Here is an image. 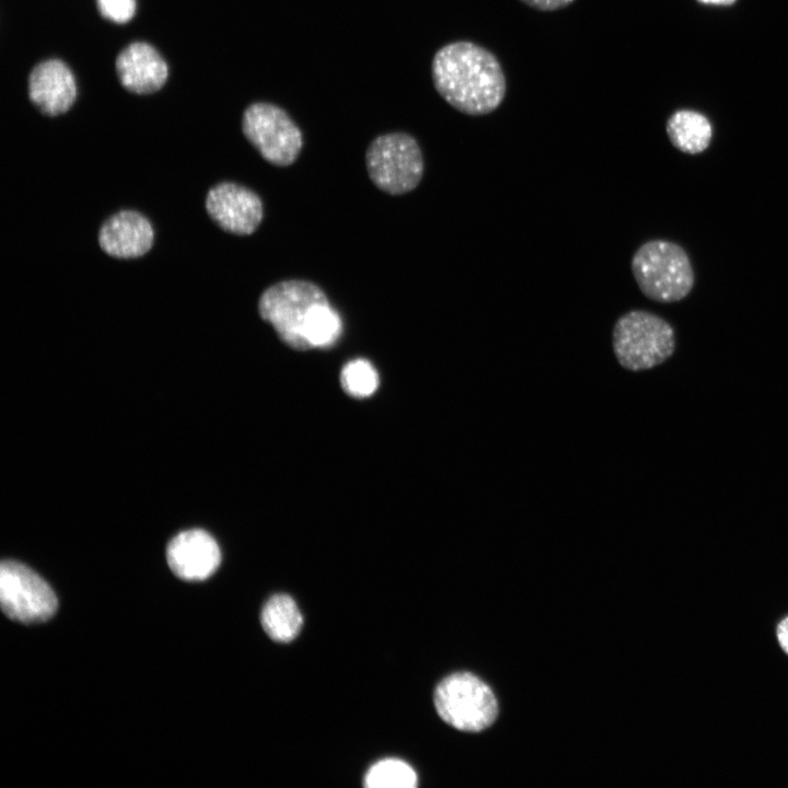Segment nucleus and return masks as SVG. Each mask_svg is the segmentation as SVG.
<instances>
[{
    "instance_id": "obj_10",
    "label": "nucleus",
    "mask_w": 788,
    "mask_h": 788,
    "mask_svg": "<svg viewBox=\"0 0 788 788\" xmlns=\"http://www.w3.org/2000/svg\"><path fill=\"white\" fill-rule=\"evenodd\" d=\"M154 229L141 212L123 209L112 213L100 225L97 244L115 259L139 258L152 248Z\"/></svg>"
},
{
    "instance_id": "obj_4",
    "label": "nucleus",
    "mask_w": 788,
    "mask_h": 788,
    "mask_svg": "<svg viewBox=\"0 0 788 788\" xmlns=\"http://www.w3.org/2000/svg\"><path fill=\"white\" fill-rule=\"evenodd\" d=\"M612 345L618 363L629 371H644L668 360L675 350V333L663 317L631 310L614 324Z\"/></svg>"
},
{
    "instance_id": "obj_7",
    "label": "nucleus",
    "mask_w": 788,
    "mask_h": 788,
    "mask_svg": "<svg viewBox=\"0 0 788 788\" xmlns=\"http://www.w3.org/2000/svg\"><path fill=\"white\" fill-rule=\"evenodd\" d=\"M247 141L268 163L286 167L293 164L303 147V136L290 115L267 102L251 104L242 116Z\"/></svg>"
},
{
    "instance_id": "obj_8",
    "label": "nucleus",
    "mask_w": 788,
    "mask_h": 788,
    "mask_svg": "<svg viewBox=\"0 0 788 788\" xmlns=\"http://www.w3.org/2000/svg\"><path fill=\"white\" fill-rule=\"evenodd\" d=\"M0 601L9 618L24 624L49 619L58 606L50 586L31 568L14 560L1 563Z\"/></svg>"
},
{
    "instance_id": "obj_15",
    "label": "nucleus",
    "mask_w": 788,
    "mask_h": 788,
    "mask_svg": "<svg viewBox=\"0 0 788 788\" xmlns=\"http://www.w3.org/2000/svg\"><path fill=\"white\" fill-rule=\"evenodd\" d=\"M260 623L269 638L278 642H289L300 633L303 617L290 595L278 593L270 596L263 606Z\"/></svg>"
},
{
    "instance_id": "obj_3",
    "label": "nucleus",
    "mask_w": 788,
    "mask_h": 788,
    "mask_svg": "<svg viewBox=\"0 0 788 788\" xmlns=\"http://www.w3.org/2000/svg\"><path fill=\"white\" fill-rule=\"evenodd\" d=\"M328 298L316 283L304 279H286L266 288L259 296V317L271 325L288 347L310 350L305 339L308 322L314 310Z\"/></svg>"
},
{
    "instance_id": "obj_11",
    "label": "nucleus",
    "mask_w": 788,
    "mask_h": 788,
    "mask_svg": "<svg viewBox=\"0 0 788 788\" xmlns=\"http://www.w3.org/2000/svg\"><path fill=\"white\" fill-rule=\"evenodd\" d=\"M167 564L178 578L201 581L219 567L220 548L206 531L192 529L175 535L166 547Z\"/></svg>"
},
{
    "instance_id": "obj_18",
    "label": "nucleus",
    "mask_w": 788,
    "mask_h": 788,
    "mask_svg": "<svg viewBox=\"0 0 788 788\" xmlns=\"http://www.w3.org/2000/svg\"><path fill=\"white\" fill-rule=\"evenodd\" d=\"M343 390L356 398L372 395L379 386V375L370 361L357 358L348 361L340 372Z\"/></svg>"
},
{
    "instance_id": "obj_12",
    "label": "nucleus",
    "mask_w": 788,
    "mask_h": 788,
    "mask_svg": "<svg viewBox=\"0 0 788 788\" xmlns=\"http://www.w3.org/2000/svg\"><path fill=\"white\" fill-rule=\"evenodd\" d=\"M77 95L70 69L58 59L39 62L28 77V96L43 113L56 116L67 112Z\"/></svg>"
},
{
    "instance_id": "obj_21",
    "label": "nucleus",
    "mask_w": 788,
    "mask_h": 788,
    "mask_svg": "<svg viewBox=\"0 0 788 788\" xmlns=\"http://www.w3.org/2000/svg\"><path fill=\"white\" fill-rule=\"evenodd\" d=\"M777 638L781 648L788 653V617L779 623L777 627Z\"/></svg>"
},
{
    "instance_id": "obj_2",
    "label": "nucleus",
    "mask_w": 788,
    "mask_h": 788,
    "mask_svg": "<svg viewBox=\"0 0 788 788\" xmlns=\"http://www.w3.org/2000/svg\"><path fill=\"white\" fill-rule=\"evenodd\" d=\"M630 268L642 294L660 303L683 300L695 283L688 254L680 244L668 240L654 239L641 244L633 255Z\"/></svg>"
},
{
    "instance_id": "obj_22",
    "label": "nucleus",
    "mask_w": 788,
    "mask_h": 788,
    "mask_svg": "<svg viewBox=\"0 0 788 788\" xmlns=\"http://www.w3.org/2000/svg\"><path fill=\"white\" fill-rule=\"evenodd\" d=\"M697 1L703 4L731 5L737 0H697Z\"/></svg>"
},
{
    "instance_id": "obj_19",
    "label": "nucleus",
    "mask_w": 788,
    "mask_h": 788,
    "mask_svg": "<svg viewBox=\"0 0 788 788\" xmlns=\"http://www.w3.org/2000/svg\"><path fill=\"white\" fill-rule=\"evenodd\" d=\"M101 14L115 23L129 21L136 10L135 0H96Z\"/></svg>"
},
{
    "instance_id": "obj_6",
    "label": "nucleus",
    "mask_w": 788,
    "mask_h": 788,
    "mask_svg": "<svg viewBox=\"0 0 788 788\" xmlns=\"http://www.w3.org/2000/svg\"><path fill=\"white\" fill-rule=\"evenodd\" d=\"M433 702L443 721L465 732L488 728L498 715L497 699L490 687L468 672L444 677L436 687Z\"/></svg>"
},
{
    "instance_id": "obj_9",
    "label": "nucleus",
    "mask_w": 788,
    "mask_h": 788,
    "mask_svg": "<svg viewBox=\"0 0 788 788\" xmlns=\"http://www.w3.org/2000/svg\"><path fill=\"white\" fill-rule=\"evenodd\" d=\"M205 210L222 231L240 236L253 234L264 218L260 197L251 188L230 181L209 188Z\"/></svg>"
},
{
    "instance_id": "obj_14",
    "label": "nucleus",
    "mask_w": 788,
    "mask_h": 788,
    "mask_svg": "<svg viewBox=\"0 0 788 788\" xmlns=\"http://www.w3.org/2000/svg\"><path fill=\"white\" fill-rule=\"evenodd\" d=\"M665 130L672 146L687 154L704 152L712 137L708 118L690 109L674 112L667 121Z\"/></svg>"
},
{
    "instance_id": "obj_13",
    "label": "nucleus",
    "mask_w": 788,
    "mask_h": 788,
    "mask_svg": "<svg viewBox=\"0 0 788 788\" xmlns=\"http://www.w3.org/2000/svg\"><path fill=\"white\" fill-rule=\"evenodd\" d=\"M116 72L127 90L146 94L159 90L167 78V66L161 55L147 43H132L116 58Z\"/></svg>"
},
{
    "instance_id": "obj_1",
    "label": "nucleus",
    "mask_w": 788,
    "mask_h": 788,
    "mask_svg": "<svg viewBox=\"0 0 788 788\" xmlns=\"http://www.w3.org/2000/svg\"><path fill=\"white\" fill-rule=\"evenodd\" d=\"M431 77L440 96L466 115L489 114L506 95V78L497 57L473 42H453L438 49Z\"/></svg>"
},
{
    "instance_id": "obj_16",
    "label": "nucleus",
    "mask_w": 788,
    "mask_h": 788,
    "mask_svg": "<svg viewBox=\"0 0 788 788\" xmlns=\"http://www.w3.org/2000/svg\"><path fill=\"white\" fill-rule=\"evenodd\" d=\"M364 786L369 788H414L417 775L413 767L398 758H384L367 772Z\"/></svg>"
},
{
    "instance_id": "obj_5",
    "label": "nucleus",
    "mask_w": 788,
    "mask_h": 788,
    "mask_svg": "<svg viewBox=\"0 0 788 788\" xmlns=\"http://www.w3.org/2000/svg\"><path fill=\"white\" fill-rule=\"evenodd\" d=\"M366 169L375 187L398 196L419 185L425 162L417 140L407 132L394 131L380 135L370 142Z\"/></svg>"
},
{
    "instance_id": "obj_17",
    "label": "nucleus",
    "mask_w": 788,
    "mask_h": 788,
    "mask_svg": "<svg viewBox=\"0 0 788 788\" xmlns=\"http://www.w3.org/2000/svg\"><path fill=\"white\" fill-rule=\"evenodd\" d=\"M343 322L331 303L317 306L312 313L305 329V339L310 349L329 348L340 337Z\"/></svg>"
},
{
    "instance_id": "obj_20",
    "label": "nucleus",
    "mask_w": 788,
    "mask_h": 788,
    "mask_svg": "<svg viewBox=\"0 0 788 788\" xmlns=\"http://www.w3.org/2000/svg\"><path fill=\"white\" fill-rule=\"evenodd\" d=\"M526 5L541 10L554 11L571 4L575 0H520Z\"/></svg>"
}]
</instances>
